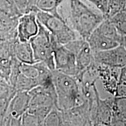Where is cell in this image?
Listing matches in <instances>:
<instances>
[{"label": "cell", "mask_w": 126, "mask_h": 126, "mask_svg": "<svg viewBox=\"0 0 126 126\" xmlns=\"http://www.w3.org/2000/svg\"><path fill=\"white\" fill-rule=\"evenodd\" d=\"M64 0H35L34 11L59 15V9Z\"/></svg>", "instance_id": "cell-18"}, {"label": "cell", "mask_w": 126, "mask_h": 126, "mask_svg": "<svg viewBox=\"0 0 126 126\" xmlns=\"http://www.w3.org/2000/svg\"><path fill=\"white\" fill-rule=\"evenodd\" d=\"M16 39L0 40V77L8 83L15 58L13 45Z\"/></svg>", "instance_id": "cell-14"}, {"label": "cell", "mask_w": 126, "mask_h": 126, "mask_svg": "<svg viewBox=\"0 0 126 126\" xmlns=\"http://www.w3.org/2000/svg\"><path fill=\"white\" fill-rule=\"evenodd\" d=\"M93 53L97 64L119 68L126 65V48L122 45Z\"/></svg>", "instance_id": "cell-12"}, {"label": "cell", "mask_w": 126, "mask_h": 126, "mask_svg": "<svg viewBox=\"0 0 126 126\" xmlns=\"http://www.w3.org/2000/svg\"><path fill=\"white\" fill-rule=\"evenodd\" d=\"M39 22V21H38ZM39 23V32L29 41L36 62H43L52 71L55 70L54 47L56 40L42 25Z\"/></svg>", "instance_id": "cell-6"}, {"label": "cell", "mask_w": 126, "mask_h": 126, "mask_svg": "<svg viewBox=\"0 0 126 126\" xmlns=\"http://www.w3.org/2000/svg\"><path fill=\"white\" fill-rule=\"evenodd\" d=\"M123 36L115 25L105 19L86 39L93 53L113 48L122 44Z\"/></svg>", "instance_id": "cell-3"}, {"label": "cell", "mask_w": 126, "mask_h": 126, "mask_svg": "<svg viewBox=\"0 0 126 126\" xmlns=\"http://www.w3.org/2000/svg\"><path fill=\"white\" fill-rule=\"evenodd\" d=\"M122 36H126V3L120 11L109 18Z\"/></svg>", "instance_id": "cell-19"}, {"label": "cell", "mask_w": 126, "mask_h": 126, "mask_svg": "<svg viewBox=\"0 0 126 126\" xmlns=\"http://www.w3.org/2000/svg\"><path fill=\"white\" fill-rule=\"evenodd\" d=\"M20 16L0 10V40L17 38V24Z\"/></svg>", "instance_id": "cell-16"}, {"label": "cell", "mask_w": 126, "mask_h": 126, "mask_svg": "<svg viewBox=\"0 0 126 126\" xmlns=\"http://www.w3.org/2000/svg\"><path fill=\"white\" fill-rule=\"evenodd\" d=\"M43 126H63L62 111L54 107L45 118Z\"/></svg>", "instance_id": "cell-20"}, {"label": "cell", "mask_w": 126, "mask_h": 126, "mask_svg": "<svg viewBox=\"0 0 126 126\" xmlns=\"http://www.w3.org/2000/svg\"><path fill=\"white\" fill-rule=\"evenodd\" d=\"M15 92L0 95V126H2L9 101Z\"/></svg>", "instance_id": "cell-22"}, {"label": "cell", "mask_w": 126, "mask_h": 126, "mask_svg": "<svg viewBox=\"0 0 126 126\" xmlns=\"http://www.w3.org/2000/svg\"><path fill=\"white\" fill-rule=\"evenodd\" d=\"M107 18L109 12V0H85Z\"/></svg>", "instance_id": "cell-24"}, {"label": "cell", "mask_w": 126, "mask_h": 126, "mask_svg": "<svg viewBox=\"0 0 126 126\" xmlns=\"http://www.w3.org/2000/svg\"><path fill=\"white\" fill-rule=\"evenodd\" d=\"M121 45L123 46L126 48V36H123V39L122 44Z\"/></svg>", "instance_id": "cell-29"}, {"label": "cell", "mask_w": 126, "mask_h": 126, "mask_svg": "<svg viewBox=\"0 0 126 126\" xmlns=\"http://www.w3.org/2000/svg\"><path fill=\"white\" fill-rule=\"evenodd\" d=\"M53 82L57 97V106L65 110L80 105L85 100L78 79L73 76L53 71Z\"/></svg>", "instance_id": "cell-2"}, {"label": "cell", "mask_w": 126, "mask_h": 126, "mask_svg": "<svg viewBox=\"0 0 126 126\" xmlns=\"http://www.w3.org/2000/svg\"><path fill=\"white\" fill-rule=\"evenodd\" d=\"M55 70L65 74L77 77L78 74L76 57L64 45L56 42L54 47Z\"/></svg>", "instance_id": "cell-10"}, {"label": "cell", "mask_w": 126, "mask_h": 126, "mask_svg": "<svg viewBox=\"0 0 126 126\" xmlns=\"http://www.w3.org/2000/svg\"><path fill=\"white\" fill-rule=\"evenodd\" d=\"M113 109L118 111L121 116L126 120V96H114Z\"/></svg>", "instance_id": "cell-26"}, {"label": "cell", "mask_w": 126, "mask_h": 126, "mask_svg": "<svg viewBox=\"0 0 126 126\" xmlns=\"http://www.w3.org/2000/svg\"><path fill=\"white\" fill-rule=\"evenodd\" d=\"M39 29L36 12L31 11L22 14L19 17L17 24V39L20 42H29L37 34Z\"/></svg>", "instance_id": "cell-13"}, {"label": "cell", "mask_w": 126, "mask_h": 126, "mask_svg": "<svg viewBox=\"0 0 126 126\" xmlns=\"http://www.w3.org/2000/svg\"><path fill=\"white\" fill-rule=\"evenodd\" d=\"M114 96H126V65L120 68L117 87Z\"/></svg>", "instance_id": "cell-21"}, {"label": "cell", "mask_w": 126, "mask_h": 126, "mask_svg": "<svg viewBox=\"0 0 126 126\" xmlns=\"http://www.w3.org/2000/svg\"><path fill=\"white\" fill-rule=\"evenodd\" d=\"M126 0H109V12L107 18H111L123 8Z\"/></svg>", "instance_id": "cell-25"}, {"label": "cell", "mask_w": 126, "mask_h": 126, "mask_svg": "<svg viewBox=\"0 0 126 126\" xmlns=\"http://www.w3.org/2000/svg\"><path fill=\"white\" fill-rule=\"evenodd\" d=\"M87 99L91 101V118L92 126H110L114 96L105 99L101 98L95 85L93 94Z\"/></svg>", "instance_id": "cell-7"}, {"label": "cell", "mask_w": 126, "mask_h": 126, "mask_svg": "<svg viewBox=\"0 0 126 126\" xmlns=\"http://www.w3.org/2000/svg\"><path fill=\"white\" fill-rule=\"evenodd\" d=\"M17 8L22 14L34 11L35 0H13Z\"/></svg>", "instance_id": "cell-23"}, {"label": "cell", "mask_w": 126, "mask_h": 126, "mask_svg": "<svg viewBox=\"0 0 126 126\" xmlns=\"http://www.w3.org/2000/svg\"><path fill=\"white\" fill-rule=\"evenodd\" d=\"M22 126H43V123L38 117L26 111L22 118Z\"/></svg>", "instance_id": "cell-27"}, {"label": "cell", "mask_w": 126, "mask_h": 126, "mask_svg": "<svg viewBox=\"0 0 126 126\" xmlns=\"http://www.w3.org/2000/svg\"><path fill=\"white\" fill-rule=\"evenodd\" d=\"M36 16L39 22L49 32L58 43L64 45L79 37L60 14L54 15L36 11Z\"/></svg>", "instance_id": "cell-5"}, {"label": "cell", "mask_w": 126, "mask_h": 126, "mask_svg": "<svg viewBox=\"0 0 126 126\" xmlns=\"http://www.w3.org/2000/svg\"><path fill=\"white\" fill-rule=\"evenodd\" d=\"M29 92L16 91L9 101L2 126H22V118L29 108Z\"/></svg>", "instance_id": "cell-8"}, {"label": "cell", "mask_w": 126, "mask_h": 126, "mask_svg": "<svg viewBox=\"0 0 126 126\" xmlns=\"http://www.w3.org/2000/svg\"><path fill=\"white\" fill-rule=\"evenodd\" d=\"M29 93L31 95L27 112L33 114L43 123L45 118L54 107L57 106V97L54 84L39 86Z\"/></svg>", "instance_id": "cell-4"}, {"label": "cell", "mask_w": 126, "mask_h": 126, "mask_svg": "<svg viewBox=\"0 0 126 126\" xmlns=\"http://www.w3.org/2000/svg\"><path fill=\"white\" fill-rule=\"evenodd\" d=\"M15 91L7 81L0 77V95L10 94Z\"/></svg>", "instance_id": "cell-28"}, {"label": "cell", "mask_w": 126, "mask_h": 126, "mask_svg": "<svg viewBox=\"0 0 126 126\" xmlns=\"http://www.w3.org/2000/svg\"><path fill=\"white\" fill-rule=\"evenodd\" d=\"M64 46L71 50L76 57L78 71V75L75 77L77 78L94 64V53L87 41L81 37H78Z\"/></svg>", "instance_id": "cell-9"}, {"label": "cell", "mask_w": 126, "mask_h": 126, "mask_svg": "<svg viewBox=\"0 0 126 126\" xmlns=\"http://www.w3.org/2000/svg\"><path fill=\"white\" fill-rule=\"evenodd\" d=\"M70 23L79 37L86 40L94 29L106 19L101 12L82 0H68Z\"/></svg>", "instance_id": "cell-1"}, {"label": "cell", "mask_w": 126, "mask_h": 126, "mask_svg": "<svg viewBox=\"0 0 126 126\" xmlns=\"http://www.w3.org/2000/svg\"><path fill=\"white\" fill-rule=\"evenodd\" d=\"M96 65L99 79L101 81L104 89L111 95L114 96L117 87L120 68L108 67L97 63Z\"/></svg>", "instance_id": "cell-15"}, {"label": "cell", "mask_w": 126, "mask_h": 126, "mask_svg": "<svg viewBox=\"0 0 126 126\" xmlns=\"http://www.w3.org/2000/svg\"><path fill=\"white\" fill-rule=\"evenodd\" d=\"M13 51L14 57L20 63L33 64L36 62L29 42H20L16 38L14 42Z\"/></svg>", "instance_id": "cell-17"}, {"label": "cell", "mask_w": 126, "mask_h": 126, "mask_svg": "<svg viewBox=\"0 0 126 126\" xmlns=\"http://www.w3.org/2000/svg\"><path fill=\"white\" fill-rule=\"evenodd\" d=\"M63 126H92L91 101L85 99L82 103L65 110H61Z\"/></svg>", "instance_id": "cell-11"}]
</instances>
